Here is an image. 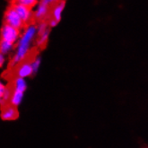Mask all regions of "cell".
I'll list each match as a JSON object with an SVG mask.
<instances>
[{
    "instance_id": "cell-7",
    "label": "cell",
    "mask_w": 148,
    "mask_h": 148,
    "mask_svg": "<svg viewBox=\"0 0 148 148\" xmlns=\"http://www.w3.org/2000/svg\"><path fill=\"white\" fill-rule=\"evenodd\" d=\"M24 93L25 92H23L12 89V95H11V99H10V102H9L10 105H12L15 108H18L21 105V103L23 102Z\"/></svg>"
},
{
    "instance_id": "cell-17",
    "label": "cell",
    "mask_w": 148,
    "mask_h": 148,
    "mask_svg": "<svg viewBox=\"0 0 148 148\" xmlns=\"http://www.w3.org/2000/svg\"><path fill=\"white\" fill-rule=\"evenodd\" d=\"M5 89H6V86L5 85V84L1 80H0V101H1V99H2V96H3Z\"/></svg>"
},
{
    "instance_id": "cell-8",
    "label": "cell",
    "mask_w": 148,
    "mask_h": 148,
    "mask_svg": "<svg viewBox=\"0 0 148 148\" xmlns=\"http://www.w3.org/2000/svg\"><path fill=\"white\" fill-rule=\"evenodd\" d=\"M66 5V2L64 0H61V1L58 2L55 5L53 10H52V16H53V19L56 20L58 23H59V21L61 20V15L63 13V10Z\"/></svg>"
},
{
    "instance_id": "cell-6",
    "label": "cell",
    "mask_w": 148,
    "mask_h": 148,
    "mask_svg": "<svg viewBox=\"0 0 148 148\" xmlns=\"http://www.w3.org/2000/svg\"><path fill=\"white\" fill-rule=\"evenodd\" d=\"M16 75H17V77L23 78V79L33 75L31 62L21 63L19 65V66L17 67V69H16Z\"/></svg>"
},
{
    "instance_id": "cell-10",
    "label": "cell",
    "mask_w": 148,
    "mask_h": 148,
    "mask_svg": "<svg viewBox=\"0 0 148 148\" xmlns=\"http://www.w3.org/2000/svg\"><path fill=\"white\" fill-rule=\"evenodd\" d=\"M14 49V44L3 40H0V53L6 56L10 54Z\"/></svg>"
},
{
    "instance_id": "cell-20",
    "label": "cell",
    "mask_w": 148,
    "mask_h": 148,
    "mask_svg": "<svg viewBox=\"0 0 148 148\" xmlns=\"http://www.w3.org/2000/svg\"><path fill=\"white\" fill-rule=\"evenodd\" d=\"M58 22L56 21V20H54L53 18H52V19H50L49 21V23H48V25L49 26V27H55V26H57L58 25Z\"/></svg>"
},
{
    "instance_id": "cell-16",
    "label": "cell",
    "mask_w": 148,
    "mask_h": 148,
    "mask_svg": "<svg viewBox=\"0 0 148 148\" xmlns=\"http://www.w3.org/2000/svg\"><path fill=\"white\" fill-rule=\"evenodd\" d=\"M36 28H37V32L38 34L43 32L44 31H46L48 29V23H45V22H43V21H40L38 25H36Z\"/></svg>"
},
{
    "instance_id": "cell-2",
    "label": "cell",
    "mask_w": 148,
    "mask_h": 148,
    "mask_svg": "<svg viewBox=\"0 0 148 148\" xmlns=\"http://www.w3.org/2000/svg\"><path fill=\"white\" fill-rule=\"evenodd\" d=\"M20 36H21L20 30L15 29L12 27V26L7 25L5 23H4L2 28L0 29V40L11 42L13 44L17 43Z\"/></svg>"
},
{
    "instance_id": "cell-9",
    "label": "cell",
    "mask_w": 148,
    "mask_h": 148,
    "mask_svg": "<svg viewBox=\"0 0 148 148\" xmlns=\"http://www.w3.org/2000/svg\"><path fill=\"white\" fill-rule=\"evenodd\" d=\"M49 6L42 5V4L40 3L38 5L37 8H36L35 12H34L33 15H34V17H35L36 19L42 20L47 16V14H49Z\"/></svg>"
},
{
    "instance_id": "cell-4",
    "label": "cell",
    "mask_w": 148,
    "mask_h": 148,
    "mask_svg": "<svg viewBox=\"0 0 148 148\" xmlns=\"http://www.w3.org/2000/svg\"><path fill=\"white\" fill-rule=\"evenodd\" d=\"M13 7L14 8V10L16 11V13L18 14L19 16L21 17V19L23 22V23H27L32 20V15H33L32 8L27 7L25 5H23L15 4V3H14Z\"/></svg>"
},
{
    "instance_id": "cell-5",
    "label": "cell",
    "mask_w": 148,
    "mask_h": 148,
    "mask_svg": "<svg viewBox=\"0 0 148 148\" xmlns=\"http://www.w3.org/2000/svg\"><path fill=\"white\" fill-rule=\"evenodd\" d=\"M0 117H1L3 120L13 121V120L17 119V118L19 117V111L17 110V108L8 104V105L5 106L3 110H1Z\"/></svg>"
},
{
    "instance_id": "cell-12",
    "label": "cell",
    "mask_w": 148,
    "mask_h": 148,
    "mask_svg": "<svg viewBox=\"0 0 148 148\" xmlns=\"http://www.w3.org/2000/svg\"><path fill=\"white\" fill-rule=\"evenodd\" d=\"M49 32H50V30L48 28L46 31L38 34V39H37V41H36V44H37L38 47H43L46 44L48 40H49Z\"/></svg>"
},
{
    "instance_id": "cell-1",
    "label": "cell",
    "mask_w": 148,
    "mask_h": 148,
    "mask_svg": "<svg viewBox=\"0 0 148 148\" xmlns=\"http://www.w3.org/2000/svg\"><path fill=\"white\" fill-rule=\"evenodd\" d=\"M36 35H38L36 25L30 24L26 26V28L23 30L18 41L16 43L15 52L10 63L11 67H14L20 65L25 59V58L28 56L32 48V41L35 39Z\"/></svg>"
},
{
    "instance_id": "cell-15",
    "label": "cell",
    "mask_w": 148,
    "mask_h": 148,
    "mask_svg": "<svg viewBox=\"0 0 148 148\" xmlns=\"http://www.w3.org/2000/svg\"><path fill=\"white\" fill-rule=\"evenodd\" d=\"M14 3L23 5H25L27 7L32 8L34 5H36V4L38 3V0H14Z\"/></svg>"
},
{
    "instance_id": "cell-11",
    "label": "cell",
    "mask_w": 148,
    "mask_h": 148,
    "mask_svg": "<svg viewBox=\"0 0 148 148\" xmlns=\"http://www.w3.org/2000/svg\"><path fill=\"white\" fill-rule=\"evenodd\" d=\"M13 89L25 92L26 90H27V82H26V80L23 79V78L16 77L14 80V83Z\"/></svg>"
},
{
    "instance_id": "cell-13",
    "label": "cell",
    "mask_w": 148,
    "mask_h": 148,
    "mask_svg": "<svg viewBox=\"0 0 148 148\" xmlns=\"http://www.w3.org/2000/svg\"><path fill=\"white\" fill-rule=\"evenodd\" d=\"M11 95H12V89L10 88V87H7L6 86V89H5L4 94H3L1 101H0V105L3 106V107L8 105V104H9V102H10Z\"/></svg>"
},
{
    "instance_id": "cell-19",
    "label": "cell",
    "mask_w": 148,
    "mask_h": 148,
    "mask_svg": "<svg viewBox=\"0 0 148 148\" xmlns=\"http://www.w3.org/2000/svg\"><path fill=\"white\" fill-rule=\"evenodd\" d=\"M58 0H40V4H42V5H48V6H49L50 5H52L53 3H55V2H57Z\"/></svg>"
},
{
    "instance_id": "cell-3",
    "label": "cell",
    "mask_w": 148,
    "mask_h": 148,
    "mask_svg": "<svg viewBox=\"0 0 148 148\" xmlns=\"http://www.w3.org/2000/svg\"><path fill=\"white\" fill-rule=\"evenodd\" d=\"M5 23L7 25H10L12 27L21 30L23 28V22L22 21L21 17L19 16V14L16 13V11L14 10V8L12 6H9L7 8V10L5 14Z\"/></svg>"
},
{
    "instance_id": "cell-18",
    "label": "cell",
    "mask_w": 148,
    "mask_h": 148,
    "mask_svg": "<svg viewBox=\"0 0 148 148\" xmlns=\"http://www.w3.org/2000/svg\"><path fill=\"white\" fill-rule=\"evenodd\" d=\"M6 62V58L5 55H3L2 53H0V68H2Z\"/></svg>"
},
{
    "instance_id": "cell-14",
    "label": "cell",
    "mask_w": 148,
    "mask_h": 148,
    "mask_svg": "<svg viewBox=\"0 0 148 148\" xmlns=\"http://www.w3.org/2000/svg\"><path fill=\"white\" fill-rule=\"evenodd\" d=\"M40 64H41V58L40 56L35 57L31 61V66H32V68L33 75H35V74L38 73L40 66Z\"/></svg>"
}]
</instances>
